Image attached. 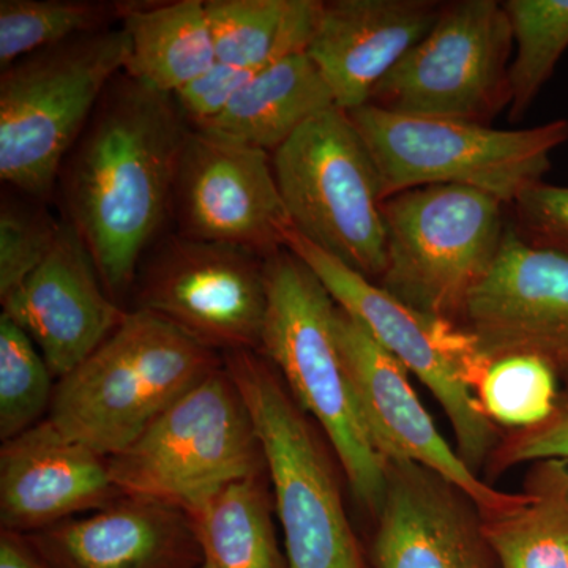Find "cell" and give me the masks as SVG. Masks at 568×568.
Wrapping results in <instances>:
<instances>
[{
	"label": "cell",
	"mask_w": 568,
	"mask_h": 568,
	"mask_svg": "<svg viewBox=\"0 0 568 568\" xmlns=\"http://www.w3.org/2000/svg\"><path fill=\"white\" fill-rule=\"evenodd\" d=\"M284 248L308 265L336 306L428 387L454 428L463 462L474 473L487 466L503 432L448 358L447 335L454 323L422 315L295 230L287 234Z\"/></svg>",
	"instance_id": "cell-12"
},
{
	"label": "cell",
	"mask_w": 568,
	"mask_h": 568,
	"mask_svg": "<svg viewBox=\"0 0 568 568\" xmlns=\"http://www.w3.org/2000/svg\"><path fill=\"white\" fill-rule=\"evenodd\" d=\"M220 366L222 354L163 317L132 310L91 357L58 381L48 418L111 458Z\"/></svg>",
	"instance_id": "cell-2"
},
{
	"label": "cell",
	"mask_w": 568,
	"mask_h": 568,
	"mask_svg": "<svg viewBox=\"0 0 568 568\" xmlns=\"http://www.w3.org/2000/svg\"><path fill=\"white\" fill-rule=\"evenodd\" d=\"M458 325L489 365L530 355L567 377L568 254L528 244L508 220L503 248Z\"/></svg>",
	"instance_id": "cell-15"
},
{
	"label": "cell",
	"mask_w": 568,
	"mask_h": 568,
	"mask_svg": "<svg viewBox=\"0 0 568 568\" xmlns=\"http://www.w3.org/2000/svg\"><path fill=\"white\" fill-rule=\"evenodd\" d=\"M0 302L2 315L31 336L58 381L91 357L126 315L104 287L88 246L63 219L43 264Z\"/></svg>",
	"instance_id": "cell-17"
},
{
	"label": "cell",
	"mask_w": 568,
	"mask_h": 568,
	"mask_svg": "<svg viewBox=\"0 0 568 568\" xmlns=\"http://www.w3.org/2000/svg\"><path fill=\"white\" fill-rule=\"evenodd\" d=\"M335 335L369 443L383 459H406L435 470L476 500L484 518L508 514L523 493L499 491L448 446L410 386L409 372L345 310L336 306Z\"/></svg>",
	"instance_id": "cell-14"
},
{
	"label": "cell",
	"mask_w": 568,
	"mask_h": 568,
	"mask_svg": "<svg viewBox=\"0 0 568 568\" xmlns=\"http://www.w3.org/2000/svg\"><path fill=\"white\" fill-rule=\"evenodd\" d=\"M50 568H201L200 544L183 508L121 496L26 536Z\"/></svg>",
	"instance_id": "cell-19"
},
{
	"label": "cell",
	"mask_w": 568,
	"mask_h": 568,
	"mask_svg": "<svg viewBox=\"0 0 568 568\" xmlns=\"http://www.w3.org/2000/svg\"><path fill=\"white\" fill-rule=\"evenodd\" d=\"M171 215L182 237L263 257L283 250L294 230L271 153L201 130L183 148Z\"/></svg>",
	"instance_id": "cell-13"
},
{
	"label": "cell",
	"mask_w": 568,
	"mask_h": 568,
	"mask_svg": "<svg viewBox=\"0 0 568 568\" xmlns=\"http://www.w3.org/2000/svg\"><path fill=\"white\" fill-rule=\"evenodd\" d=\"M508 213L523 241L568 254V186L536 183L508 205Z\"/></svg>",
	"instance_id": "cell-32"
},
{
	"label": "cell",
	"mask_w": 568,
	"mask_h": 568,
	"mask_svg": "<svg viewBox=\"0 0 568 568\" xmlns=\"http://www.w3.org/2000/svg\"><path fill=\"white\" fill-rule=\"evenodd\" d=\"M260 70L241 69L216 59L204 73L174 93L183 119L193 130L211 125Z\"/></svg>",
	"instance_id": "cell-33"
},
{
	"label": "cell",
	"mask_w": 568,
	"mask_h": 568,
	"mask_svg": "<svg viewBox=\"0 0 568 568\" xmlns=\"http://www.w3.org/2000/svg\"><path fill=\"white\" fill-rule=\"evenodd\" d=\"M123 496L108 458L63 435L50 418L0 450L2 530L29 536Z\"/></svg>",
	"instance_id": "cell-18"
},
{
	"label": "cell",
	"mask_w": 568,
	"mask_h": 568,
	"mask_svg": "<svg viewBox=\"0 0 568 568\" xmlns=\"http://www.w3.org/2000/svg\"><path fill=\"white\" fill-rule=\"evenodd\" d=\"M133 290L134 310L170 321L216 353H260L268 304L260 254L162 235L145 253Z\"/></svg>",
	"instance_id": "cell-11"
},
{
	"label": "cell",
	"mask_w": 568,
	"mask_h": 568,
	"mask_svg": "<svg viewBox=\"0 0 568 568\" xmlns=\"http://www.w3.org/2000/svg\"><path fill=\"white\" fill-rule=\"evenodd\" d=\"M136 0H0V69L55 44L119 28Z\"/></svg>",
	"instance_id": "cell-26"
},
{
	"label": "cell",
	"mask_w": 568,
	"mask_h": 568,
	"mask_svg": "<svg viewBox=\"0 0 568 568\" xmlns=\"http://www.w3.org/2000/svg\"><path fill=\"white\" fill-rule=\"evenodd\" d=\"M17 192V190H14ZM62 220L44 201L17 192L0 204V298L9 295L43 264L54 248Z\"/></svg>",
	"instance_id": "cell-30"
},
{
	"label": "cell",
	"mask_w": 568,
	"mask_h": 568,
	"mask_svg": "<svg viewBox=\"0 0 568 568\" xmlns=\"http://www.w3.org/2000/svg\"><path fill=\"white\" fill-rule=\"evenodd\" d=\"M129 39L119 28L26 55L0 77V179L48 201L63 163L97 104L125 69Z\"/></svg>",
	"instance_id": "cell-5"
},
{
	"label": "cell",
	"mask_w": 568,
	"mask_h": 568,
	"mask_svg": "<svg viewBox=\"0 0 568 568\" xmlns=\"http://www.w3.org/2000/svg\"><path fill=\"white\" fill-rule=\"evenodd\" d=\"M265 282L268 304L260 353L323 429L355 499L376 515L386 470L362 424L336 343L334 298L287 248L265 257Z\"/></svg>",
	"instance_id": "cell-3"
},
{
	"label": "cell",
	"mask_w": 568,
	"mask_h": 568,
	"mask_svg": "<svg viewBox=\"0 0 568 568\" xmlns=\"http://www.w3.org/2000/svg\"><path fill=\"white\" fill-rule=\"evenodd\" d=\"M216 59L261 70L304 54L315 39L321 0H205Z\"/></svg>",
	"instance_id": "cell-25"
},
{
	"label": "cell",
	"mask_w": 568,
	"mask_h": 568,
	"mask_svg": "<svg viewBox=\"0 0 568 568\" xmlns=\"http://www.w3.org/2000/svg\"><path fill=\"white\" fill-rule=\"evenodd\" d=\"M123 496L190 510L267 469L252 414L226 366L211 373L121 454L108 458Z\"/></svg>",
	"instance_id": "cell-9"
},
{
	"label": "cell",
	"mask_w": 568,
	"mask_h": 568,
	"mask_svg": "<svg viewBox=\"0 0 568 568\" xmlns=\"http://www.w3.org/2000/svg\"><path fill=\"white\" fill-rule=\"evenodd\" d=\"M523 503L484 518L499 568H568V459L530 463Z\"/></svg>",
	"instance_id": "cell-24"
},
{
	"label": "cell",
	"mask_w": 568,
	"mask_h": 568,
	"mask_svg": "<svg viewBox=\"0 0 568 568\" xmlns=\"http://www.w3.org/2000/svg\"><path fill=\"white\" fill-rule=\"evenodd\" d=\"M383 183L384 201L429 185L469 186L506 205L551 170V153L568 141V121L523 130L414 118L365 104L347 111Z\"/></svg>",
	"instance_id": "cell-6"
},
{
	"label": "cell",
	"mask_w": 568,
	"mask_h": 568,
	"mask_svg": "<svg viewBox=\"0 0 568 568\" xmlns=\"http://www.w3.org/2000/svg\"><path fill=\"white\" fill-rule=\"evenodd\" d=\"M379 286L422 315L458 324L503 248L508 205L469 186L429 185L387 197Z\"/></svg>",
	"instance_id": "cell-7"
},
{
	"label": "cell",
	"mask_w": 568,
	"mask_h": 568,
	"mask_svg": "<svg viewBox=\"0 0 568 568\" xmlns=\"http://www.w3.org/2000/svg\"><path fill=\"white\" fill-rule=\"evenodd\" d=\"M555 409L541 424L523 429H506L488 458L487 473L500 476L511 467L538 459H568V376L562 377Z\"/></svg>",
	"instance_id": "cell-31"
},
{
	"label": "cell",
	"mask_w": 568,
	"mask_h": 568,
	"mask_svg": "<svg viewBox=\"0 0 568 568\" xmlns=\"http://www.w3.org/2000/svg\"><path fill=\"white\" fill-rule=\"evenodd\" d=\"M267 469L241 478L186 510L200 544L201 568H287L276 540Z\"/></svg>",
	"instance_id": "cell-23"
},
{
	"label": "cell",
	"mask_w": 568,
	"mask_h": 568,
	"mask_svg": "<svg viewBox=\"0 0 568 568\" xmlns=\"http://www.w3.org/2000/svg\"><path fill=\"white\" fill-rule=\"evenodd\" d=\"M559 375L530 355H511L489 365L476 388L485 414L504 429L541 424L555 409Z\"/></svg>",
	"instance_id": "cell-29"
},
{
	"label": "cell",
	"mask_w": 568,
	"mask_h": 568,
	"mask_svg": "<svg viewBox=\"0 0 568 568\" xmlns=\"http://www.w3.org/2000/svg\"><path fill=\"white\" fill-rule=\"evenodd\" d=\"M517 54L510 65L508 118H525L568 50V0H507Z\"/></svg>",
	"instance_id": "cell-27"
},
{
	"label": "cell",
	"mask_w": 568,
	"mask_h": 568,
	"mask_svg": "<svg viewBox=\"0 0 568 568\" xmlns=\"http://www.w3.org/2000/svg\"><path fill=\"white\" fill-rule=\"evenodd\" d=\"M384 470L373 568H499L473 497L417 463L384 459Z\"/></svg>",
	"instance_id": "cell-16"
},
{
	"label": "cell",
	"mask_w": 568,
	"mask_h": 568,
	"mask_svg": "<svg viewBox=\"0 0 568 568\" xmlns=\"http://www.w3.org/2000/svg\"><path fill=\"white\" fill-rule=\"evenodd\" d=\"M122 29L129 39L123 73L152 91L174 95L216 62L204 0H142Z\"/></svg>",
	"instance_id": "cell-22"
},
{
	"label": "cell",
	"mask_w": 568,
	"mask_h": 568,
	"mask_svg": "<svg viewBox=\"0 0 568 568\" xmlns=\"http://www.w3.org/2000/svg\"><path fill=\"white\" fill-rule=\"evenodd\" d=\"M336 108L334 93L308 54L264 67L231 106L201 132L219 134L274 153L306 122Z\"/></svg>",
	"instance_id": "cell-21"
},
{
	"label": "cell",
	"mask_w": 568,
	"mask_h": 568,
	"mask_svg": "<svg viewBox=\"0 0 568 568\" xmlns=\"http://www.w3.org/2000/svg\"><path fill=\"white\" fill-rule=\"evenodd\" d=\"M192 126L173 95L122 73L97 104L63 163V220L88 246L115 302L132 293L145 253L171 216Z\"/></svg>",
	"instance_id": "cell-1"
},
{
	"label": "cell",
	"mask_w": 568,
	"mask_h": 568,
	"mask_svg": "<svg viewBox=\"0 0 568 568\" xmlns=\"http://www.w3.org/2000/svg\"><path fill=\"white\" fill-rule=\"evenodd\" d=\"M50 366L31 336L0 315V437L28 432L50 409L54 388Z\"/></svg>",
	"instance_id": "cell-28"
},
{
	"label": "cell",
	"mask_w": 568,
	"mask_h": 568,
	"mask_svg": "<svg viewBox=\"0 0 568 568\" xmlns=\"http://www.w3.org/2000/svg\"><path fill=\"white\" fill-rule=\"evenodd\" d=\"M272 164L294 230L379 282L387 261L383 183L347 112L317 114L272 153Z\"/></svg>",
	"instance_id": "cell-8"
},
{
	"label": "cell",
	"mask_w": 568,
	"mask_h": 568,
	"mask_svg": "<svg viewBox=\"0 0 568 568\" xmlns=\"http://www.w3.org/2000/svg\"><path fill=\"white\" fill-rule=\"evenodd\" d=\"M439 0H332L308 58L334 93L336 108L365 106L376 85L428 36L439 20Z\"/></svg>",
	"instance_id": "cell-20"
},
{
	"label": "cell",
	"mask_w": 568,
	"mask_h": 568,
	"mask_svg": "<svg viewBox=\"0 0 568 568\" xmlns=\"http://www.w3.org/2000/svg\"><path fill=\"white\" fill-rule=\"evenodd\" d=\"M0 568H50L37 555L28 538L2 530L0 534Z\"/></svg>",
	"instance_id": "cell-34"
},
{
	"label": "cell",
	"mask_w": 568,
	"mask_h": 568,
	"mask_svg": "<svg viewBox=\"0 0 568 568\" xmlns=\"http://www.w3.org/2000/svg\"><path fill=\"white\" fill-rule=\"evenodd\" d=\"M514 47L503 2H444L435 28L376 85L368 104L414 118L489 125L510 108Z\"/></svg>",
	"instance_id": "cell-10"
},
{
	"label": "cell",
	"mask_w": 568,
	"mask_h": 568,
	"mask_svg": "<svg viewBox=\"0 0 568 568\" xmlns=\"http://www.w3.org/2000/svg\"><path fill=\"white\" fill-rule=\"evenodd\" d=\"M223 364L244 396L263 447L287 568H369L331 454L275 366L256 351L223 354Z\"/></svg>",
	"instance_id": "cell-4"
}]
</instances>
